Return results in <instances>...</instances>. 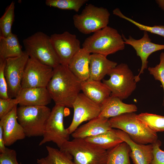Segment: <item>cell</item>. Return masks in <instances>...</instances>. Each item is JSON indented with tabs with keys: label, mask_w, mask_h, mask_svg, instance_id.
Returning a JSON list of instances; mask_svg holds the SVG:
<instances>
[{
	"label": "cell",
	"mask_w": 164,
	"mask_h": 164,
	"mask_svg": "<svg viewBox=\"0 0 164 164\" xmlns=\"http://www.w3.org/2000/svg\"><path fill=\"white\" fill-rule=\"evenodd\" d=\"M81 83L68 66L60 64L53 68L52 77L46 88L55 104L73 108L81 91Z\"/></svg>",
	"instance_id": "obj_1"
},
{
	"label": "cell",
	"mask_w": 164,
	"mask_h": 164,
	"mask_svg": "<svg viewBox=\"0 0 164 164\" xmlns=\"http://www.w3.org/2000/svg\"><path fill=\"white\" fill-rule=\"evenodd\" d=\"M125 44L122 35L117 30L107 26L86 38L82 48L90 53L107 56L123 50Z\"/></svg>",
	"instance_id": "obj_2"
},
{
	"label": "cell",
	"mask_w": 164,
	"mask_h": 164,
	"mask_svg": "<svg viewBox=\"0 0 164 164\" xmlns=\"http://www.w3.org/2000/svg\"><path fill=\"white\" fill-rule=\"evenodd\" d=\"M137 115L134 112L128 113L111 118L109 121L111 127L126 133L137 143L153 144L158 140L157 133L139 119Z\"/></svg>",
	"instance_id": "obj_3"
},
{
	"label": "cell",
	"mask_w": 164,
	"mask_h": 164,
	"mask_svg": "<svg viewBox=\"0 0 164 164\" xmlns=\"http://www.w3.org/2000/svg\"><path fill=\"white\" fill-rule=\"evenodd\" d=\"M69 153L76 164H106L107 150L84 139L74 138L65 142L60 149Z\"/></svg>",
	"instance_id": "obj_4"
},
{
	"label": "cell",
	"mask_w": 164,
	"mask_h": 164,
	"mask_svg": "<svg viewBox=\"0 0 164 164\" xmlns=\"http://www.w3.org/2000/svg\"><path fill=\"white\" fill-rule=\"evenodd\" d=\"M23 43L29 57L53 68L60 64L51 43L50 37L37 32L25 39Z\"/></svg>",
	"instance_id": "obj_5"
},
{
	"label": "cell",
	"mask_w": 164,
	"mask_h": 164,
	"mask_svg": "<svg viewBox=\"0 0 164 164\" xmlns=\"http://www.w3.org/2000/svg\"><path fill=\"white\" fill-rule=\"evenodd\" d=\"M51 110L46 106H22L17 108L18 121L26 137L43 136Z\"/></svg>",
	"instance_id": "obj_6"
},
{
	"label": "cell",
	"mask_w": 164,
	"mask_h": 164,
	"mask_svg": "<svg viewBox=\"0 0 164 164\" xmlns=\"http://www.w3.org/2000/svg\"><path fill=\"white\" fill-rule=\"evenodd\" d=\"M110 78L103 82L109 88L111 95L122 100L128 98L136 88L135 76L127 64L117 65L108 73Z\"/></svg>",
	"instance_id": "obj_7"
},
{
	"label": "cell",
	"mask_w": 164,
	"mask_h": 164,
	"mask_svg": "<svg viewBox=\"0 0 164 164\" xmlns=\"http://www.w3.org/2000/svg\"><path fill=\"white\" fill-rule=\"evenodd\" d=\"M110 15L107 9L90 4L80 14L74 15L73 18L75 27L81 33L87 34L108 26Z\"/></svg>",
	"instance_id": "obj_8"
},
{
	"label": "cell",
	"mask_w": 164,
	"mask_h": 164,
	"mask_svg": "<svg viewBox=\"0 0 164 164\" xmlns=\"http://www.w3.org/2000/svg\"><path fill=\"white\" fill-rule=\"evenodd\" d=\"M64 106L55 104L53 107L45 126L43 138L39 144L42 145L52 142L60 149L63 144L69 140L70 134L63 125Z\"/></svg>",
	"instance_id": "obj_9"
},
{
	"label": "cell",
	"mask_w": 164,
	"mask_h": 164,
	"mask_svg": "<svg viewBox=\"0 0 164 164\" xmlns=\"http://www.w3.org/2000/svg\"><path fill=\"white\" fill-rule=\"evenodd\" d=\"M24 51L20 56L6 60L4 74L7 82L9 98H16L22 89L25 69L29 58Z\"/></svg>",
	"instance_id": "obj_10"
},
{
	"label": "cell",
	"mask_w": 164,
	"mask_h": 164,
	"mask_svg": "<svg viewBox=\"0 0 164 164\" xmlns=\"http://www.w3.org/2000/svg\"><path fill=\"white\" fill-rule=\"evenodd\" d=\"M53 73V68L29 57L25 69L22 88L46 87Z\"/></svg>",
	"instance_id": "obj_11"
},
{
	"label": "cell",
	"mask_w": 164,
	"mask_h": 164,
	"mask_svg": "<svg viewBox=\"0 0 164 164\" xmlns=\"http://www.w3.org/2000/svg\"><path fill=\"white\" fill-rule=\"evenodd\" d=\"M73 115L72 122L67 128L71 134L83 122L90 121L99 116L101 106L90 99L83 93H80L74 101Z\"/></svg>",
	"instance_id": "obj_12"
},
{
	"label": "cell",
	"mask_w": 164,
	"mask_h": 164,
	"mask_svg": "<svg viewBox=\"0 0 164 164\" xmlns=\"http://www.w3.org/2000/svg\"><path fill=\"white\" fill-rule=\"evenodd\" d=\"M50 37L60 64L68 66L73 57L81 48L80 41L75 35L67 31L61 34L54 33Z\"/></svg>",
	"instance_id": "obj_13"
},
{
	"label": "cell",
	"mask_w": 164,
	"mask_h": 164,
	"mask_svg": "<svg viewBox=\"0 0 164 164\" xmlns=\"http://www.w3.org/2000/svg\"><path fill=\"white\" fill-rule=\"evenodd\" d=\"M125 43L132 46L136 51L137 55L139 56L142 61L141 69L138 74L136 76L137 82L140 80V76L144 73V70L148 67V59L152 53L157 51L164 49V45L156 44L151 42L148 32L144 31L142 37L138 39L133 38L129 36L128 38H125L122 34Z\"/></svg>",
	"instance_id": "obj_14"
},
{
	"label": "cell",
	"mask_w": 164,
	"mask_h": 164,
	"mask_svg": "<svg viewBox=\"0 0 164 164\" xmlns=\"http://www.w3.org/2000/svg\"><path fill=\"white\" fill-rule=\"evenodd\" d=\"M17 108V105L0 119V125L2 128L6 146H10L17 141L23 139L26 137L23 128L18 121Z\"/></svg>",
	"instance_id": "obj_15"
},
{
	"label": "cell",
	"mask_w": 164,
	"mask_h": 164,
	"mask_svg": "<svg viewBox=\"0 0 164 164\" xmlns=\"http://www.w3.org/2000/svg\"><path fill=\"white\" fill-rule=\"evenodd\" d=\"M116 133L130 146L131 152L129 156L134 164H151L153 156L152 144L145 145L137 143L126 133L119 129L116 130Z\"/></svg>",
	"instance_id": "obj_16"
},
{
	"label": "cell",
	"mask_w": 164,
	"mask_h": 164,
	"mask_svg": "<svg viewBox=\"0 0 164 164\" xmlns=\"http://www.w3.org/2000/svg\"><path fill=\"white\" fill-rule=\"evenodd\" d=\"M15 98L22 106H46L52 100L46 87L22 88Z\"/></svg>",
	"instance_id": "obj_17"
},
{
	"label": "cell",
	"mask_w": 164,
	"mask_h": 164,
	"mask_svg": "<svg viewBox=\"0 0 164 164\" xmlns=\"http://www.w3.org/2000/svg\"><path fill=\"white\" fill-rule=\"evenodd\" d=\"M112 128L109 119L98 117L78 127L71 135L74 138L85 139L97 135Z\"/></svg>",
	"instance_id": "obj_18"
},
{
	"label": "cell",
	"mask_w": 164,
	"mask_h": 164,
	"mask_svg": "<svg viewBox=\"0 0 164 164\" xmlns=\"http://www.w3.org/2000/svg\"><path fill=\"white\" fill-rule=\"evenodd\" d=\"M137 110L135 105L124 103L118 97L111 95L101 106L99 117L109 119L124 113L135 112Z\"/></svg>",
	"instance_id": "obj_19"
},
{
	"label": "cell",
	"mask_w": 164,
	"mask_h": 164,
	"mask_svg": "<svg viewBox=\"0 0 164 164\" xmlns=\"http://www.w3.org/2000/svg\"><path fill=\"white\" fill-rule=\"evenodd\" d=\"M81 91L90 99L100 106L111 94L110 90L103 82L90 78L82 82Z\"/></svg>",
	"instance_id": "obj_20"
},
{
	"label": "cell",
	"mask_w": 164,
	"mask_h": 164,
	"mask_svg": "<svg viewBox=\"0 0 164 164\" xmlns=\"http://www.w3.org/2000/svg\"><path fill=\"white\" fill-rule=\"evenodd\" d=\"M118 65L104 55L96 53L91 54L89 62L90 78L101 81L110 71Z\"/></svg>",
	"instance_id": "obj_21"
},
{
	"label": "cell",
	"mask_w": 164,
	"mask_h": 164,
	"mask_svg": "<svg viewBox=\"0 0 164 164\" xmlns=\"http://www.w3.org/2000/svg\"><path fill=\"white\" fill-rule=\"evenodd\" d=\"M90 55L91 53L81 48L73 56L68 65L71 71L82 82L90 78Z\"/></svg>",
	"instance_id": "obj_22"
},
{
	"label": "cell",
	"mask_w": 164,
	"mask_h": 164,
	"mask_svg": "<svg viewBox=\"0 0 164 164\" xmlns=\"http://www.w3.org/2000/svg\"><path fill=\"white\" fill-rule=\"evenodd\" d=\"M23 52L17 35L12 33L6 37L0 36V59L19 56Z\"/></svg>",
	"instance_id": "obj_23"
},
{
	"label": "cell",
	"mask_w": 164,
	"mask_h": 164,
	"mask_svg": "<svg viewBox=\"0 0 164 164\" xmlns=\"http://www.w3.org/2000/svg\"><path fill=\"white\" fill-rule=\"evenodd\" d=\"M84 139L106 150L111 149L124 142L117 135L116 130L113 128L97 135Z\"/></svg>",
	"instance_id": "obj_24"
},
{
	"label": "cell",
	"mask_w": 164,
	"mask_h": 164,
	"mask_svg": "<svg viewBox=\"0 0 164 164\" xmlns=\"http://www.w3.org/2000/svg\"><path fill=\"white\" fill-rule=\"evenodd\" d=\"M47 155L38 159V164H76L72 156L68 153L50 146H47Z\"/></svg>",
	"instance_id": "obj_25"
},
{
	"label": "cell",
	"mask_w": 164,
	"mask_h": 164,
	"mask_svg": "<svg viewBox=\"0 0 164 164\" xmlns=\"http://www.w3.org/2000/svg\"><path fill=\"white\" fill-rule=\"evenodd\" d=\"M131 149L125 142L107 150L106 164H131L129 154Z\"/></svg>",
	"instance_id": "obj_26"
},
{
	"label": "cell",
	"mask_w": 164,
	"mask_h": 164,
	"mask_svg": "<svg viewBox=\"0 0 164 164\" xmlns=\"http://www.w3.org/2000/svg\"><path fill=\"white\" fill-rule=\"evenodd\" d=\"M137 117L153 131L164 132V116L145 112L137 114Z\"/></svg>",
	"instance_id": "obj_27"
},
{
	"label": "cell",
	"mask_w": 164,
	"mask_h": 164,
	"mask_svg": "<svg viewBox=\"0 0 164 164\" xmlns=\"http://www.w3.org/2000/svg\"><path fill=\"white\" fill-rule=\"evenodd\" d=\"M15 3L12 1L6 8L0 18V36L6 37L12 32V27L14 18Z\"/></svg>",
	"instance_id": "obj_28"
},
{
	"label": "cell",
	"mask_w": 164,
	"mask_h": 164,
	"mask_svg": "<svg viewBox=\"0 0 164 164\" xmlns=\"http://www.w3.org/2000/svg\"><path fill=\"white\" fill-rule=\"evenodd\" d=\"M88 1V0H46L45 4L50 7L61 9L73 10L77 12Z\"/></svg>",
	"instance_id": "obj_29"
},
{
	"label": "cell",
	"mask_w": 164,
	"mask_h": 164,
	"mask_svg": "<svg viewBox=\"0 0 164 164\" xmlns=\"http://www.w3.org/2000/svg\"><path fill=\"white\" fill-rule=\"evenodd\" d=\"M113 14L124 19L137 26L140 30L156 34L164 38V26L155 25L149 26L139 23L124 15L119 8H116L113 11Z\"/></svg>",
	"instance_id": "obj_30"
},
{
	"label": "cell",
	"mask_w": 164,
	"mask_h": 164,
	"mask_svg": "<svg viewBox=\"0 0 164 164\" xmlns=\"http://www.w3.org/2000/svg\"><path fill=\"white\" fill-rule=\"evenodd\" d=\"M148 70L149 73L152 75L155 80L159 81L161 83L164 92V53L160 55V62L159 64L154 67H149Z\"/></svg>",
	"instance_id": "obj_31"
},
{
	"label": "cell",
	"mask_w": 164,
	"mask_h": 164,
	"mask_svg": "<svg viewBox=\"0 0 164 164\" xmlns=\"http://www.w3.org/2000/svg\"><path fill=\"white\" fill-rule=\"evenodd\" d=\"M5 63L6 60L0 59V97L2 99L9 98L8 85L4 74Z\"/></svg>",
	"instance_id": "obj_32"
},
{
	"label": "cell",
	"mask_w": 164,
	"mask_h": 164,
	"mask_svg": "<svg viewBox=\"0 0 164 164\" xmlns=\"http://www.w3.org/2000/svg\"><path fill=\"white\" fill-rule=\"evenodd\" d=\"M18 104V101L15 98H0V119L9 112Z\"/></svg>",
	"instance_id": "obj_33"
},
{
	"label": "cell",
	"mask_w": 164,
	"mask_h": 164,
	"mask_svg": "<svg viewBox=\"0 0 164 164\" xmlns=\"http://www.w3.org/2000/svg\"><path fill=\"white\" fill-rule=\"evenodd\" d=\"M0 164H19L17 159L16 151L6 148L4 152L0 153Z\"/></svg>",
	"instance_id": "obj_34"
},
{
	"label": "cell",
	"mask_w": 164,
	"mask_h": 164,
	"mask_svg": "<svg viewBox=\"0 0 164 164\" xmlns=\"http://www.w3.org/2000/svg\"><path fill=\"white\" fill-rule=\"evenodd\" d=\"M161 144L159 140L152 144L153 156L150 164H164V151L160 148Z\"/></svg>",
	"instance_id": "obj_35"
},
{
	"label": "cell",
	"mask_w": 164,
	"mask_h": 164,
	"mask_svg": "<svg viewBox=\"0 0 164 164\" xmlns=\"http://www.w3.org/2000/svg\"><path fill=\"white\" fill-rule=\"evenodd\" d=\"M6 148L3 136L2 128V126L0 125V153H2L4 152Z\"/></svg>",
	"instance_id": "obj_36"
},
{
	"label": "cell",
	"mask_w": 164,
	"mask_h": 164,
	"mask_svg": "<svg viewBox=\"0 0 164 164\" xmlns=\"http://www.w3.org/2000/svg\"><path fill=\"white\" fill-rule=\"evenodd\" d=\"M155 2L159 7L164 11V0H157Z\"/></svg>",
	"instance_id": "obj_37"
}]
</instances>
